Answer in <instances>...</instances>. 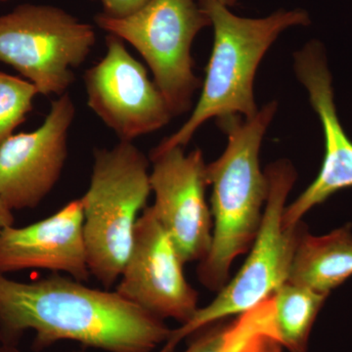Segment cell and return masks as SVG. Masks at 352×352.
Segmentation results:
<instances>
[{
    "mask_svg": "<svg viewBox=\"0 0 352 352\" xmlns=\"http://www.w3.org/2000/svg\"><path fill=\"white\" fill-rule=\"evenodd\" d=\"M28 330L36 333V351L72 340L105 352H153L171 333L164 320L116 291L60 273L31 282L0 273V342L17 346Z\"/></svg>",
    "mask_w": 352,
    "mask_h": 352,
    "instance_id": "6da1fadb",
    "label": "cell"
},
{
    "mask_svg": "<svg viewBox=\"0 0 352 352\" xmlns=\"http://www.w3.org/2000/svg\"><path fill=\"white\" fill-rule=\"evenodd\" d=\"M276 111L273 101L251 119L229 116L217 120L228 142L223 154L207 164L214 228L210 252L197 270L201 284L210 291L226 286L233 261L251 249L263 221L270 183L261 170L259 152Z\"/></svg>",
    "mask_w": 352,
    "mask_h": 352,
    "instance_id": "7a4b0ae2",
    "label": "cell"
},
{
    "mask_svg": "<svg viewBox=\"0 0 352 352\" xmlns=\"http://www.w3.org/2000/svg\"><path fill=\"white\" fill-rule=\"evenodd\" d=\"M204 9L214 28V41L200 98L187 122L153 151L184 148L197 131L214 118H254L259 110L254 102V80L264 55L282 32L310 23L307 11L300 8L281 9L258 19L239 17L220 4Z\"/></svg>",
    "mask_w": 352,
    "mask_h": 352,
    "instance_id": "3957f363",
    "label": "cell"
},
{
    "mask_svg": "<svg viewBox=\"0 0 352 352\" xmlns=\"http://www.w3.org/2000/svg\"><path fill=\"white\" fill-rule=\"evenodd\" d=\"M150 160L133 142L94 151L89 186L80 198L88 267L104 288L119 281L139 212L152 193Z\"/></svg>",
    "mask_w": 352,
    "mask_h": 352,
    "instance_id": "277c9868",
    "label": "cell"
},
{
    "mask_svg": "<svg viewBox=\"0 0 352 352\" xmlns=\"http://www.w3.org/2000/svg\"><path fill=\"white\" fill-rule=\"evenodd\" d=\"M270 183L263 221L251 252L237 275L220 289L210 305L199 308L187 323L171 330L160 352H173L194 333L217 320L243 314L270 300L288 281L298 242L307 226L302 221L285 228L286 201L296 180V171L287 160L270 164L265 170Z\"/></svg>",
    "mask_w": 352,
    "mask_h": 352,
    "instance_id": "5b68a950",
    "label": "cell"
},
{
    "mask_svg": "<svg viewBox=\"0 0 352 352\" xmlns=\"http://www.w3.org/2000/svg\"><path fill=\"white\" fill-rule=\"evenodd\" d=\"M95 23L140 53L173 117L192 107L200 80L193 72L192 43L210 25L207 11L196 0H149L122 18L97 14Z\"/></svg>",
    "mask_w": 352,
    "mask_h": 352,
    "instance_id": "8992f818",
    "label": "cell"
},
{
    "mask_svg": "<svg viewBox=\"0 0 352 352\" xmlns=\"http://www.w3.org/2000/svg\"><path fill=\"white\" fill-rule=\"evenodd\" d=\"M96 43L94 25L47 4H22L0 15V62L15 69L38 94L61 96Z\"/></svg>",
    "mask_w": 352,
    "mask_h": 352,
    "instance_id": "52a82bcc",
    "label": "cell"
},
{
    "mask_svg": "<svg viewBox=\"0 0 352 352\" xmlns=\"http://www.w3.org/2000/svg\"><path fill=\"white\" fill-rule=\"evenodd\" d=\"M87 105L120 141L159 131L173 119L163 94L124 41L108 34L106 53L83 75Z\"/></svg>",
    "mask_w": 352,
    "mask_h": 352,
    "instance_id": "ba28073f",
    "label": "cell"
},
{
    "mask_svg": "<svg viewBox=\"0 0 352 352\" xmlns=\"http://www.w3.org/2000/svg\"><path fill=\"white\" fill-rule=\"evenodd\" d=\"M151 207L183 263L200 261L212 242V212L206 200L207 164L200 149L173 147L150 155Z\"/></svg>",
    "mask_w": 352,
    "mask_h": 352,
    "instance_id": "9c48e42d",
    "label": "cell"
},
{
    "mask_svg": "<svg viewBox=\"0 0 352 352\" xmlns=\"http://www.w3.org/2000/svg\"><path fill=\"white\" fill-rule=\"evenodd\" d=\"M183 265L151 207H146L136 222L131 254L115 291L157 318L175 319L183 325L200 308Z\"/></svg>",
    "mask_w": 352,
    "mask_h": 352,
    "instance_id": "30bf717a",
    "label": "cell"
},
{
    "mask_svg": "<svg viewBox=\"0 0 352 352\" xmlns=\"http://www.w3.org/2000/svg\"><path fill=\"white\" fill-rule=\"evenodd\" d=\"M76 107L69 92L51 102L38 129L12 134L0 146V198L11 210L41 205L61 178Z\"/></svg>",
    "mask_w": 352,
    "mask_h": 352,
    "instance_id": "8fae6325",
    "label": "cell"
},
{
    "mask_svg": "<svg viewBox=\"0 0 352 352\" xmlns=\"http://www.w3.org/2000/svg\"><path fill=\"white\" fill-rule=\"evenodd\" d=\"M295 69L298 80L307 89L312 107L321 120L325 138V155L314 182L296 201L285 208V228L302 221L303 215L333 194L352 187V141L342 129L337 115L332 76L320 43L310 41L296 53Z\"/></svg>",
    "mask_w": 352,
    "mask_h": 352,
    "instance_id": "7c38bea8",
    "label": "cell"
},
{
    "mask_svg": "<svg viewBox=\"0 0 352 352\" xmlns=\"http://www.w3.org/2000/svg\"><path fill=\"white\" fill-rule=\"evenodd\" d=\"M25 270L65 273L83 283L89 280L80 198L41 221L0 233V273Z\"/></svg>",
    "mask_w": 352,
    "mask_h": 352,
    "instance_id": "4fadbf2b",
    "label": "cell"
},
{
    "mask_svg": "<svg viewBox=\"0 0 352 352\" xmlns=\"http://www.w3.org/2000/svg\"><path fill=\"white\" fill-rule=\"evenodd\" d=\"M351 276V224L323 236L311 235L305 229L296 247L287 282L329 296Z\"/></svg>",
    "mask_w": 352,
    "mask_h": 352,
    "instance_id": "5bb4252c",
    "label": "cell"
},
{
    "mask_svg": "<svg viewBox=\"0 0 352 352\" xmlns=\"http://www.w3.org/2000/svg\"><path fill=\"white\" fill-rule=\"evenodd\" d=\"M271 298L237 320L201 333L183 352H278Z\"/></svg>",
    "mask_w": 352,
    "mask_h": 352,
    "instance_id": "9a60e30c",
    "label": "cell"
},
{
    "mask_svg": "<svg viewBox=\"0 0 352 352\" xmlns=\"http://www.w3.org/2000/svg\"><path fill=\"white\" fill-rule=\"evenodd\" d=\"M328 296L289 282L271 296L273 322L280 346L291 352H307L317 315Z\"/></svg>",
    "mask_w": 352,
    "mask_h": 352,
    "instance_id": "2e32d148",
    "label": "cell"
},
{
    "mask_svg": "<svg viewBox=\"0 0 352 352\" xmlns=\"http://www.w3.org/2000/svg\"><path fill=\"white\" fill-rule=\"evenodd\" d=\"M101 4V13L112 18H122L136 12L149 0H95Z\"/></svg>",
    "mask_w": 352,
    "mask_h": 352,
    "instance_id": "e0dca14e",
    "label": "cell"
},
{
    "mask_svg": "<svg viewBox=\"0 0 352 352\" xmlns=\"http://www.w3.org/2000/svg\"><path fill=\"white\" fill-rule=\"evenodd\" d=\"M15 223V217L13 210L0 198V233L9 226Z\"/></svg>",
    "mask_w": 352,
    "mask_h": 352,
    "instance_id": "ac0fdd59",
    "label": "cell"
},
{
    "mask_svg": "<svg viewBox=\"0 0 352 352\" xmlns=\"http://www.w3.org/2000/svg\"><path fill=\"white\" fill-rule=\"evenodd\" d=\"M199 4L201 7H206L210 6V4H220L226 7H231L237 3V0H198Z\"/></svg>",
    "mask_w": 352,
    "mask_h": 352,
    "instance_id": "d6986e66",
    "label": "cell"
},
{
    "mask_svg": "<svg viewBox=\"0 0 352 352\" xmlns=\"http://www.w3.org/2000/svg\"><path fill=\"white\" fill-rule=\"evenodd\" d=\"M0 352H20L17 346L14 344H0Z\"/></svg>",
    "mask_w": 352,
    "mask_h": 352,
    "instance_id": "ffe728a7",
    "label": "cell"
},
{
    "mask_svg": "<svg viewBox=\"0 0 352 352\" xmlns=\"http://www.w3.org/2000/svg\"><path fill=\"white\" fill-rule=\"evenodd\" d=\"M0 1H7V0H0Z\"/></svg>",
    "mask_w": 352,
    "mask_h": 352,
    "instance_id": "44dd1931",
    "label": "cell"
},
{
    "mask_svg": "<svg viewBox=\"0 0 352 352\" xmlns=\"http://www.w3.org/2000/svg\"><path fill=\"white\" fill-rule=\"evenodd\" d=\"M80 352H85V351H80Z\"/></svg>",
    "mask_w": 352,
    "mask_h": 352,
    "instance_id": "7402d4cb",
    "label": "cell"
}]
</instances>
